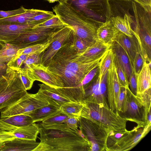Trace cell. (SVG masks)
<instances>
[{"label":"cell","instance_id":"6da1fadb","mask_svg":"<svg viewBox=\"0 0 151 151\" xmlns=\"http://www.w3.org/2000/svg\"><path fill=\"white\" fill-rule=\"evenodd\" d=\"M73 37L63 44L46 67L48 72L62 83L64 87H76L79 85L86 76L99 65L103 56L89 62L73 47Z\"/></svg>","mask_w":151,"mask_h":151},{"label":"cell","instance_id":"7a4b0ae2","mask_svg":"<svg viewBox=\"0 0 151 151\" xmlns=\"http://www.w3.org/2000/svg\"><path fill=\"white\" fill-rule=\"evenodd\" d=\"M37 124L40 142L33 151H90L88 141L65 123Z\"/></svg>","mask_w":151,"mask_h":151},{"label":"cell","instance_id":"3957f363","mask_svg":"<svg viewBox=\"0 0 151 151\" xmlns=\"http://www.w3.org/2000/svg\"><path fill=\"white\" fill-rule=\"evenodd\" d=\"M58 2L52 9L62 23L71 27L88 47L98 40L97 30L102 24L86 16L69 2Z\"/></svg>","mask_w":151,"mask_h":151},{"label":"cell","instance_id":"277c9868","mask_svg":"<svg viewBox=\"0 0 151 151\" xmlns=\"http://www.w3.org/2000/svg\"><path fill=\"white\" fill-rule=\"evenodd\" d=\"M83 104L81 116L93 119L103 124L110 132L109 136L116 133L124 134L128 132L126 128L128 121L121 117L116 111H112L109 107L102 104L84 101Z\"/></svg>","mask_w":151,"mask_h":151},{"label":"cell","instance_id":"5b68a950","mask_svg":"<svg viewBox=\"0 0 151 151\" xmlns=\"http://www.w3.org/2000/svg\"><path fill=\"white\" fill-rule=\"evenodd\" d=\"M135 20L134 35L139 44L145 61L151 62V9H145L132 2Z\"/></svg>","mask_w":151,"mask_h":151},{"label":"cell","instance_id":"8992f818","mask_svg":"<svg viewBox=\"0 0 151 151\" xmlns=\"http://www.w3.org/2000/svg\"><path fill=\"white\" fill-rule=\"evenodd\" d=\"M27 93L18 72L9 68L0 78V110L16 102Z\"/></svg>","mask_w":151,"mask_h":151},{"label":"cell","instance_id":"52a82bcc","mask_svg":"<svg viewBox=\"0 0 151 151\" xmlns=\"http://www.w3.org/2000/svg\"><path fill=\"white\" fill-rule=\"evenodd\" d=\"M38 91L45 96L49 103L60 108L65 103L83 102L84 90L82 86L55 88L44 83L39 84Z\"/></svg>","mask_w":151,"mask_h":151},{"label":"cell","instance_id":"ba28073f","mask_svg":"<svg viewBox=\"0 0 151 151\" xmlns=\"http://www.w3.org/2000/svg\"><path fill=\"white\" fill-rule=\"evenodd\" d=\"M78 127L90 146V151H107L110 132L103 124L92 119L80 116Z\"/></svg>","mask_w":151,"mask_h":151},{"label":"cell","instance_id":"9c48e42d","mask_svg":"<svg viewBox=\"0 0 151 151\" xmlns=\"http://www.w3.org/2000/svg\"><path fill=\"white\" fill-rule=\"evenodd\" d=\"M86 16L102 24L109 20V0H65Z\"/></svg>","mask_w":151,"mask_h":151},{"label":"cell","instance_id":"30bf717a","mask_svg":"<svg viewBox=\"0 0 151 151\" xmlns=\"http://www.w3.org/2000/svg\"><path fill=\"white\" fill-rule=\"evenodd\" d=\"M49 104L45 96L39 91L35 94L27 92L16 102L1 109L0 118L27 113Z\"/></svg>","mask_w":151,"mask_h":151},{"label":"cell","instance_id":"8fae6325","mask_svg":"<svg viewBox=\"0 0 151 151\" xmlns=\"http://www.w3.org/2000/svg\"><path fill=\"white\" fill-rule=\"evenodd\" d=\"M61 28H37L29 29L8 43L19 49L48 40Z\"/></svg>","mask_w":151,"mask_h":151},{"label":"cell","instance_id":"7c38bea8","mask_svg":"<svg viewBox=\"0 0 151 151\" xmlns=\"http://www.w3.org/2000/svg\"><path fill=\"white\" fill-rule=\"evenodd\" d=\"M151 124H147L141 127L137 126L116 139L113 145L107 148V151H124L134 147L149 132Z\"/></svg>","mask_w":151,"mask_h":151},{"label":"cell","instance_id":"4fadbf2b","mask_svg":"<svg viewBox=\"0 0 151 151\" xmlns=\"http://www.w3.org/2000/svg\"><path fill=\"white\" fill-rule=\"evenodd\" d=\"M73 33V29L69 26H65L60 29L56 34L54 41L41 53L40 63L46 67L63 44L72 39Z\"/></svg>","mask_w":151,"mask_h":151},{"label":"cell","instance_id":"5bb4252c","mask_svg":"<svg viewBox=\"0 0 151 151\" xmlns=\"http://www.w3.org/2000/svg\"><path fill=\"white\" fill-rule=\"evenodd\" d=\"M126 89L128 100L127 109L125 113L119 115L127 121L136 123L137 126L144 127L148 123L145 116L144 108L129 88Z\"/></svg>","mask_w":151,"mask_h":151},{"label":"cell","instance_id":"9a60e30c","mask_svg":"<svg viewBox=\"0 0 151 151\" xmlns=\"http://www.w3.org/2000/svg\"><path fill=\"white\" fill-rule=\"evenodd\" d=\"M24 68L26 69L28 77L33 82L38 81L55 88L64 87L62 83L41 63H33Z\"/></svg>","mask_w":151,"mask_h":151},{"label":"cell","instance_id":"2e32d148","mask_svg":"<svg viewBox=\"0 0 151 151\" xmlns=\"http://www.w3.org/2000/svg\"><path fill=\"white\" fill-rule=\"evenodd\" d=\"M106 82L109 106L112 111H114L116 109L121 86L118 79L114 62L108 70Z\"/></svg>","mask_w":151,"mask_h":151},{"label":"cell","instance_id":"e0dca14e","mask_svg":"<svg viewBox=\"0 0 151 151\" xmlns=\"http://www.w3.org/2000/svg\"><path fill=\"white\" fill-rule=\"evenodd\" d=\"M35 26L31 24H0V42H12Z\"/></svg>","mask_w":151,"mask_h":151},{"label":"cell","instance_id":"ac0fdd59","mask_svg":"<svg viewBox=\"0 0 151 151\" xmlns=\"http://www.w3.org/2000/svg\"><path fill=\"white\" fill-rule=\"evenodd\" d=\"M101 78L99 73L90 82L83 86L84 101L97 104H102L109 107L107 101L102 96L100 92Z\"/></svg>","mask_w":151,"mask_h":151},{"label":"cell","instance_id":"d6986e66","mask_svg":"<svg viewBox=\"0 0 151 151\" xmlns=\"http://www.w3.org/2000/svg\"><path fill=\"white\" fill-rule=\"evenodd\" d=\"M39 143L34 140L15 137L2 142L0 151H33Z\"/></svg>","mask_w":151,"mask_h":151},{"label":"cell","instance_id":"ffe728a7","mask_svg":"<svg viewBox=\"0 0 151 151\" xmlns=\"http://www.w3.org/2000/svg\"><path fill=\"white\" fill-rule=\"evenodd\" d=\"M114 41L117 42L123 49L132 65L136 53L140 47L135 36L134 35L132 37H130L119 32Z\"/></svg>","mask_w":151,"mask_h":151},{"label":"cell","instance_id":"44dd1931","mask_svg":"<svg viewBox=\"0 0 151 151\" xmlns=\"http://www.w3.org/2000/svg\"><path fill=\"white\" fill-rule=\"evenodd\" d=\"M131 13H126L123 17L118 16L111 17L109 19L120 32L130 37L134 35V32L132 28L133 29L135 25L134 15H132Z\"/></svg>","mask_w":151,"mask_h":151},{"label":"cell","instance_id":"7402d4cb","mask_svg":"<svg viewBox=\"0 0 151 151\" xmlns=\"http://www.w3.org/2000/svg\"><path fill=\"white\" fill-rule=\"evenodd\" d=\"M110 48L114 52V58L125 73L128 81L133 71V69L127 54L122 47L115 41L111 44Z\"/></svg>","mask_w":151,"mask_h":151},{"label":"cell","instance_id":"603a6c76","mask_svg":"<svg viewBox=\"0 0 151 151\" xmlns=\"http://www.w3.org/2000/svg\"><path fill=\"white\" fill-rule=\"evenodd\" d=\"M120 31L110 20L103 23L97 30L98 40L104 43L111 45Z\"/></svg>","mask_w":151,"mask_h":151},{"label":"cell","instance_id":"cb8c5ba5","mask_svg":"<svg viewBox=\"0 0 151 151\" xmlns=\"http://www.w3.org/2000/svg\"><path fill=\"white\" fill-rule=\"evenodd\" d=\"M151 63L145 61L140 72L136 75L137 94H141L151 88Z\"/></svg>","mask_w":151,"mask_h":151},{"label":"cell","instance_id":"d4e9b609","mask_svg":"<svg viewBox=\"0 0 151 151\" xmlns=\"http://www.w3.org/2000/svg\"><path fill=\"white\" fill-rule=\"evenodd\" d=\"M111 46L98 40L81 53L89 62H91L102 57Z\"/></svg>","mask_w":151,"mask_h":151},{"label":"cell","instance_id":"484cf974","mask_svg":"<svg viewBox=\"0 0 151 151\" xmlns=\"http://www.w3.org/2000/svg\"><path fill=\"white\" fill-rule=\"evenodd\" d=\"M45 11V10L40 9H27L23 13L0 19V24H29V21L31 18Z\"/></svg>","mask_w":151,"mask_h":151},{"label":"cell","instance_id":"4316f807","mask_svg":"<svg viewBox=\"0 0 151 151\" xmlns=\"http://www.w3.org/2000/svg\"><path fill=\"white\" fill-rule=\"evenodd\" d=\"M60 108L49 104L45 106L27 113L22 114L29 116L32 119L33 123L42 122L55 114Z\"/></svg>","mask_w":151,"mask_h":151},{"label":"cell","instance_id":"83f0119b","mask_svg":"<svg viewBox=\"0 0 151 151\" xmlns=\"http://www.w3.org/2000/svg\"><path fill=\"white\" fill-rule=\"evenodd\" d=\"M39 132V127L37 124L34 123L18 127L13 132L12 134L15 137L36 141Z\"/></svg>","mask_w":151,"mask_h":151},{"label":"cell","instance_id":"f1b7e54d","mask_svg":"<svg viewBox=\"0 0 151 151\" xmlns=\"http://www.w3.org/2000/svg\"><path fill=\"white\" fill-rule=\"evenodd\" d=\"M83 106V102H69L61 105L59 111L68 116L79 118L81 116V112Z\"/></svg>","mask_w":151,"mask_h":151},{"label":"cell","instance_id":"f546056e","mask_svg":"<svg viewBox=\"0 0 151 151\" xmlns=\"http://www.w3.org/2000/svg\"><path fill=\"white\" fill-rule=\"evenodd\" d=\"M56 34L47 41L34 44L24 48L19 49L16 56L22 54L29 55L34 53L41 54L54 41L55 39Z\"/></svg>","mask_w":151,"mask_h":151},{"label":"cell","instance_id":"4dcf8cb0","mask_svg":"<svg viewBox=\"0 0 151 151\" xmlns=\"http://www.w3.org/2000/svg\"><path fill=\"white\" fill-rule=\"evenodd\" d=\"M0 119L4 122L17 127L27 126L33 123L31 117L23 114L1 118Z\"/></svg>","mask_w":151,"mask_h":151},{"label":"cell","instance_id":"1f68e13d","mask_svg":"<svg viewBox=\"0 0 151 151\" xmlns=\"http://www.w3.org/2000/svg\"><path fill=\"white\" fill-rule=\"evenodd\" d=\"M114 55L112 49L110 48L104 54L99 65V76L101 78L106 73L114 62Z\"/></svg>","mask_w":151,"mask_h":151},{"label":"cell","instance_id":"d6a6232c","mask_svg":"<svg viewBox=\"0 0 151 151\" xmlns=\"http://www.w3.org/2000/svg\"><path fill=\"white\" fill-rule=\"evenodd\" d=\"M19 49L9 43H6L0 50V63H7L16 55Z\"/></svg>","mask_w":151,"mask_h":151},{"label":"cell","instance_id":"836d02e7","mask_svg":"<svg viewBox=\"0 0 151 151\" xmlns=\"http://www.w3.org/2000/svg\"><path fill=\"white\" fill-rule=\"evenodd\" d=\"M139 102L143 106L147 120V121L148 114L151 111V88L145 91L136 96Z\"/></svg>","mask_w":151,"mask_h":151},{"label":"cell","instance_id":"e575fe53","mask_svg":"<svg viewBox=\"0 0 151 151\" xmlns=\"http://www.w3.org/2000/svg\"><path fill=\"white\" fill-rule=\"evenodd\" d=\"M127 106L128 100L126 89L121 86L117 104L116 111L119 115L125 113L127 110Z\"/></svg>","mask_w":151,"mask_h":151},{"label":"cell","instance_id":"d590c367","mask_svg":"<svg viewBox=\"0 0 151 151\" xmlns=\"http://www.w3.org/2000/svg\"><path fill=\"white\" fill-rule=\"evenodd\" d=\"M67 26L64 24L59 19L56 15L42 23L35 26L34 28H59Z\"/></svg>","mask_w":151,"mask_h":151},{"label":"cell","instance_id":"8d00e7d4","mask_svg":"<svg viewBox=\"0 0 151 151\" xmlns=\"http://www.w3.org/2000/svg\"><path fill=\"white\" fill-rule=\"evenodd\" d=\"M69 116L61 113L59 110L50 117L39 123L45 125L58 124L63 122Z\"/></svg>","mask_w":151,"mask_h":151},{"label":"cell","instance_id":"74e56055","mask_svg":"<svg viewBox=\"0 0 151 151\" xmlns=\"http://www.w3.org/2000/svg\"><path fill=\"white\" fill-rule=\"evenodd\" d=\"M55 15L52 12L45 11L43 13L37 15L31 18L29 21V24L35 26L45 22Z\"/></svg>","mask_w":151,"mask_h":151},{"label":"cell","instance_id":"f35d334b","mask_svg":"<svg viewBox=\"0 0 151 151\" xmlns=\"http://www.w3.org/2000/svg\"><path fill=\"white\" fill-rule=\"evenodd\" d=\"M28 55L22 54L16 56L7 63V66L15 71H18L21 68Z\"/></svg>","mask_w":151,"mask_h":151},{"label":"cell","instance_id":"ab89813d","mask_svg":"<svg viewBox=\"0 0 151 151\" xmlns=\"http://www.w3.org/2000/svg\"><path fill=\"white\" fill-rule=\"evenodd\" d=\"M144 61L140 46L132 65L133 70L136 75L140 72Z\"/></svg>","mask_w":151,"mask_h":151},{"label":"cell","instance_id":"60d3db41","mask_svg":"<svg viewBox=\"0 0 151 151\" xmlns=\"http://www.w3.org/2000/svg\"><path fill=\"white\" fill-rule=\"evenodd\" d=\"M114 62L116 68L117 74L121 86L127 88H129L128 80L125 73L114 58Z\"/></svg>","mask_w":151,"mask_h":151},{"label":"cell","instance_id":"b9f144b4","mask_svg":"<svg viewBox=\"0 0 151 151\" xmlns=\"http://www.w3.org/2000/svg\"><path fill=\"white\" fill-rule=\"evenodd\" d=\"M72 43L74 48L81 53L84 52L88 47L84 41L75 34L74 31Z\"/></svg>","mask_w":151,"mask_h":151},{"label":"cell","instance_id":"7bdbcfd3","mask_svg":"<svg viewBox=\"0 0 151 151\" xmlns=\"http://www.w3.org/2000/svg\"><path fill=\"white\" fill-rule=\"evenodd\" d=\"M17 72L25 89L27 91L30 90L34 82L28 77L26 69L24 68H21Z\"/></svg>","mask_w":151,"mask_h":151},{"label":"cell","instance_id":"ee69618b","mask_svg":"<svg viewBox=\"0 0 151 151\" xmlns=\"http://www.w3.org/2000/svg\"><path fill=\"white\" fill-rule=\"evenodd\" d=\"M23 6L19 8L11 11H3L0 10V19L11 17L24 12L26 10Z\"/></svg>","mask_w":151,"mask_h":151},{"label":"cell","instance_id":"f6af8a7d","mask_svg":"<svg viewBox=\"0 0 151 151\" xmlns=\"http://www.w3.org/2000/svg\"><path fill=\"white\" fill-rule=\"evenodd\" d=\"M99 65L91 70L85 77L78 86H84L90 82L99 73Z\"/></svg>","mask_w":151,"mask_h":151},{"label":"cell","instance_id":"bcb514c9","mask_svg":"<svg viewBox=\"0 0 151 151\" xmlns=\"http://www.w3.org/2000/svg\"><path fill=\"white\" fill-rule=\"evenodd\" d=\"M41 54L34 53L28 55L27 57L23 63L24 65V67H26L28 65L33 63L36 64L40 63Z\"/></svg>","mask_w":151,"mask_h":151},{"label":"cell","instance_id":"7dc6e473","mask_svg":"<svg viewBox=\"0 0 151 151\" xmlns=\"http://www.w3.org/2000/svg\"><path fill=\"white\" fill-rule=\"evenodd\" d=\"M80 117L69 116L63 122L66 124L68 127L73 130L76 131L78 129V127Z\"/></svg>","mask_w":151,"mask_h":151},{"label":"cell","instance_id":"c3c4849f","mask_svg":"<svg viewBox=\"0 0 151 151\" xmlns=\"http://www.w3.org/2000/svg\"><path fill=\"white\" fill-rule=\"evenodd\" d=\"M129 87L131 92L135 96L137 93V76L133 70L128 80Z\"/></svg>","mask_w":151,"mask_h":151},{"label":"cell","instance_id":"681fc988","mask_svg":"<svg viewBox=\"0 0 151 151\" xmlns=\"http://www.w3.org/2000/svg\"><path fill=\"white\" fill-rule=\"evenodd\" d=\"M144 8H151V0H133Z\"/></svg>","mask_w":151,"mask_h":151},{"label":"cell","instance_id":"f907efd6","mask_svg":"<svg viewBox=\"0 0 151 151\" xmlns=\"http://www.w3.org/2000/svg\"><path fill=\"white\" fill-rule=\"evenodd\" d=\"M15 138L12 133L0 134V142L11 140Z\"/></svg>","mask_w":151,"mask_h":151},{"label":"cell","instance_id":"816d5d0a","mask_svg":"<svg viewBox=\"0 0 151 151\" xmlns=\"http://www.w3.org/2000/svg\"><path fill=\"white\" fill-rule=\"evenodd\" d=\"M9 68L7 63H0V78L7 72Z\"/></svg>","mask_w":151,"mask_h":151},{"label":"cell","instance_id":"f5cc1de1","mask_svg":"<svg viewBox=\"0 0 151 151\" xmlns=\"http://www.w3.org/2000/svg\"><path fill=\"white\" fill-rule=\"evenodd\" d=\"M7 133H9L6 131V127L2 121L0 119V134Z\"/></svg>","mask_w":151,"mask_h":151},{"label":"cell","instance_id":"db71d44e","mask_svg":"<svg viewBox=\"0 0 151 151\" xmlns=\"http://www.w3.org/2000/svg\"><path fill=\"white\" fill-rule=\"evenodd\" d=\"M49 3H54L55 2L59 1V0H47Z\"/></svg>","mask_w":151,"mask_h":151},{"label":"cell","instance_id":"11a10c76","mask_svg":"<svg viewBox=\"0 0 151 151\" xmlns=\"http://www.w3.org/2000/svg\"><path fill=\"white\" fill-rule=\"evenodd\" d=\"M5 44L6 43L0 42V50L5 45Z\"/></svg>","mask_w":151,"mask_h":151},{"label":"cell","instance_id":"9f6ffc18","mask_svg":"<svg viewBox=\"0 0 151 151\" xmlns=\"http://www.w3.org/2000/svg\"><path fill=\"white\" fill-rule=\"evenodd\" d=\"M1 142H0V148L1 147Z\"/></svg>","mask_w":151,"mask_h":151},{"label":"cell","instance_id":"6f0895ef","mask_svg":"<svg viewBox=\"0 0 151 151\" xmlns=\"http://www.w3.org/2000/svg\"><path fill=\"white\" fill-rule=\"evenodd\" d=\"M59 0L60 1H64L65 0Z\"/></svg>","mask_w":151,"mask_h":151}]
</instances>
